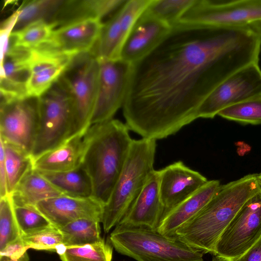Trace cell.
<instances>
[{"instance_id":"obj_1","label":"cell","mask_w":261,"mask_h":261,"mask_svg":"<svg viewBox=\"0 0 261 261\" xmlns=\"http://www.w3.org/2000/svg\"><path fill=\"white\" fill-rule=\"evenodd\" d=\"M261 39L248 27L177 23L132 64L122 106L128 129L143 138L174 135L197 119L206 98L225 80L259 61Z\"/></svg>"},{"instance_id":"obj_2","label":"cell","mask_w":261,"mask_h":261,"mask_svg":"<svg viewBox=\"0 0 261 261\" xmlns=\"http://www.w3.org/2000/svg\"><path fill=\"white\" fill-rule=\"evenodd\" d=\"M125 124L117 119L94 124L83 138L81 166L92 184V196L104 205L123 170L133 140Z\"/></svg>"},{"instance_id":"obj_3","label":"cell","mask_w":261,"mask_h":261,"mask_svg":"<svg viewBox=\"0 0 261 261\" xmlns=\"http://www.w3.org/2000/svg\"><path fill=\"white\" fill-rule=\"evenodd\" d=\"M260 188L257 173L221 185L202 210L177 229L175 237L204 254H213L226 227Z\"/></svg>"},{"instance_id":"obj_4","label":"cell","mask_w":261,"mask_h":261,"mask_svg":"<svg viewBox=\"0 0 261 261\" xmlns=\"http://www.w3.org/2000/svg\"><path fill=\"white\" fill-rule=\"evenodd\" d=\"M156 141L133 140L124 166L103 207L101 223L106 233L118 224L154 170Z\"/></svg>"},{"instance_id":"obj_5","label":"cell","mask_w":261,"mask_h":261,"mask_svg":"<svg viewBox=\"0 0 261 261\" xmlns=\"http://www.w3.org/2000/svg\"><path fill=\"white\" fill-rule=\"evenodd\" d=\"M109 241L118 253L137 261H203V252L145 227L118 224Z\"/></svg>"},{"instance_id":"obj_6","label":"cell","mask_w":261,"mask_h":261,"mask_svg":"<svg viewBox=\"0 0 261 261\" xmlns=\"http://www.w3.org/2000/svg\"><path fill=\"white\" fill-rule=\"evenodd\" d=\"M39 123L33 160L73 135L75 115L72 98L59 79L38 98Z\"/></svg>"},{"instance_id":"obj_7","label":"cell","mask_w":261,"mask_h":261,"mask_svg":"<svg viewBox=\"0 0 261 261\" xmlns=\"http://www.w3.org/2000/svg\"><path fill=\"white\" fill-rule=\"evenodd\" d=\"M99 62L92 51L72 59L60 80L72 98L75 115L73 135H85L90 127L99 82Z\"/></svg>"},{"instance_id":"obj_8","label":"cell","mask_w":261,"mask_h":261,"mask_svg":"<svg viewBox=\"0 0 261 261\" xmlns=\"http://www.w3.org/2000/svg\"><path fill=\"white\" fill-rule=\"evenodd\" d=\"M261 20V0H196L178 23L240 28Z\"/></svg>"},{"instance_id":"obj_9","label":"cell","mask_w":261,"mask_h":261,"mask_svg":"<svg viewBox=\"0 0 261 261\" xmlns=\"http://www.w3.org/2000/svg\"><path fill=\"white\" fill-rule=\"evenodd\" d=\"M261 238V188L239 211L218 240L213 255L227 261L247 251Z\"/></svg>"},{"instance_id":"obj_10","label":"cell","mask_w":261,"mask_h":261,"mask_svg":"<svg viewBox=\"0 0 261 261\" xmlns=\"http://www.w3.org/2000/svg\"><path fill=\"white\" fill-rule=\"evenodd\" d=\"M261 96V69L258 62L249 64L217 86L200 106L197 118H213L222 110Z\"/></svg>"},{"instance_id":"obj_11","label":"cell","mask_w":261,"mask_h":261,"mask_svg":"<svg viewBox=\"0 0 261 261\" xmlns=\"http://www.w3.org/2000/svg\"><path fill=\"white\" fill-rule=\"evenodd\" d=\"M99 62L98 91L91 125L112 119L122 107L132 68V64L121 59Z\"/></svg>"},{"instance_id":"obj_12","label":"cell","mask_w":261,"mask_h":261,"mask_svg":"<svg viewBox=\"0 0 261 261\" xmlns=\"http://www.w3.org/2000/svg\"><path fill=\"white\" fill-rule=\"evenodd\" d=\"M38 123V98L28 97L1 104L0 138L30 155Z\"/></svg>"},{"instance_id":"obj_13","label":"cell","mask_w":261,"mask_h":261,"mask_svg":"<svg viewBox=\"0 0 261 261\" xmlns=\"http://www.w3.org/2000/svg\"><path fill=\"white\" fill-rule=\"evenodd\" d=\"M148 5L147 0H127L104 22L98 40L92 50L98 61L120 59L126 37Z\"/></svg>"},{"instance_id":"obj_14","label":"cell","mask_w":261,"mask_h":261,"mask_svg":"<svg viewBox=\"0 0 261 261\" xmlns=\"http://www.w3.org/2000/svg\"><path fill=\"white\" fill-rule=\"evenodd\" d=\"M73 57L44 44L31 49L27 97L38 98L46 92L60 79Z\"/></svg>"},{"instance_id":"obj_15","label":"cell","mask_w":261,"mask_h":261,"mask_svg":"<svg viewBox=\"0 0 261 261\" xmlns=\"http://www.w3.org/2000/svg\"><path fill=\"white\" fill-rule=\"evenodd\" d=\"M104 206L93 196L63 194L40 201L34 207L53 226L59 229L80 219H92L101 223Z\"/></svg>"},{"instance_id":"obj_16","label":"cell","mask_w":261,"mask_h":261,"mask_svg":"<svg viewBox=\"0 0 261 261\" xmlns=\"http://www.w3.org/2000/svg\"><path fill=\"white\" fill-rule=\"evenodd\" d=\"M159 171L160 196L164 208L163 216L195 193L208 181L199 172L186 166L180 161Z\"/></svg>"},{"instance_id":"obj_17","label":"cell","mask_w":261,"mask_h":261,"mask_svg":"<svg viewBox=\"0 0 261 261\" xmlns=\"http://www.w3.org/2000/svg\"><path fill=\"white\" fill-rule=\"evenodd\" d=\"M104 22L98 18L76 21L55 29L47 46L72 57L91 51L96 45Z\"/></svg>"},{"instance_id":"obj_18","label":"cell","mask_w":261,"mask_h":261,"mask_svg":"<svg viewBox=\"0 0 261 261\" xmlns=\"http://www.w3.org/2000/svg\"><path fill=\"white\" fill-rule=\"evenodd\" d=\"M172 27L145 11L138 18L120 52V59L133 64L154 49L169 33Z\"/></svg>"},{"instance_id":"obj_19","label":"cell","mask_w":261,"mask_h":261,"mask_svg":"<svg viewBox=\"0 0 261 261\" xmlns=\"http://www.w3.org/2000/svg\"><path fill=\"white\" fill-rule=\"evenodd\" d=\"M31 49L9 47L1 63V103L28 98L26 84L30 74Z\"/></svg>"},{"instance_id":"obj_20","label":"cell","mask_w":261,"mask_h":261,"mask_svg":"<svg viewBox=\"0 0 261 261\" xmlns=\"http://www.w3.org/2000/svg\"><path fill=\"white\" fill-rule=\"evenodd\" d=\"M160 171L154 170L119 224L157 230L164 214L160 191Z\"/></svg>"},{"instance_id":"obj_21","label":"cell","mask_w":261,"mask_h":261,"mask_svg":"<svg viewBox=\"0 0 261 261\" xmlns=\"http://www.w3.org/2000/svg\"><path fill=\"white\" fill-rule=\"evenodd\" d=\"M220 186L218 180H208L195 193L164 215L157 231L163 236L175 237L177 229L202 210Z\"/></svg>"},{"instance_id":"obj_22","label":"cell","mask_w":261,"mask_h":261,"mask_svg":"<svg viewBox=\"0 0 261 261\" xmlns=\"http://www.w3.org/2000/svg\"><path fill=\"white\" fill-rule=\"evenodd\" d=\"M125 2L126 0L64 1L49 22L55 29L89 18L102 20L106 16H112Z\"/></svg>"},{"instance_id":"obj_23","label":"cell","mask_w":261,"mask_h":261,"mask_svg":"<svg viewBox=\"0 0 261 261\" xmlns=\"http://www.w3.org/2000/svg\"><path fill=\"white\" fill-rule=\"evenodd\" d=\"M84 135L77 134L34 160V169L40 171L63 172L81 165Z\"/></svg>"},{"instance_id":"obj_24","label":"cell","mask_w":261,"mask_h":261,"mask_svg":"<svg viewBox=\"0 0 261 261\" xmlns=\"http://www.w3.org/2000/svg\"><path fill=\"white\" fill-rule=\"evenodd\" d=\"M63 194L33 168L24 175L10 195L14 205L34 207L40 201Z\"/></svg>"},{"instance_id":"obj_25","label":"cell","mask_w":261,"mask_h":261,"mask_svg":"<svg viewBox=\"0 0 261 261\" xmlns=\"http://www.w3.org/2000/svg\"><path fill=\"white\" fill-rule=\"evenodd\" d=\"M38 171L64 194L82 197L92 196L91 179L81 165L63 172Z\"/></svg>"},{"instance_id":"obj_26","label":"cell","mask_w":261,"mask_h":261,"mask_svg":"<svg viewBox=\"0 0 261 261\" xmlns=\"http://www.w3.org/2000/svg\"><path fill=\"white\" fill-rule=\"evenodd\" d=\"M100 222L92 219H80L59 228L63 235V245L65 247L83 246L99 242Z\"/></svg>"},{"instance_id":"obj_27","label":"cell","mask_w":261,"mask_h":261,"mask_svg":"<svg viewBox=\"0 0 261 261\" xmlns=\"http://www.w3.org/2000/svg\"><path fill=\"white\" fill-rule=\"evenodd\" d=\"M0 139L4 147L8 190L10 195L24 175L34 168V160L30 154Z\"/></svg>"},{"instance_id":"obj_28","label":"cell","mask_w":261,"mask_h":261,"mask_svg":"<svg viewBox=\"0 0 261 261\" xmlns=\"http://www.w3.org/2000/svg\"><path fill=\"white\" fill-rule=\"evenodd\" d=\"M64 0H33L25 1L18 9L19 11L14 31L19 30L35 22H49Z\"/></svg>"},{"instance_id":"obj_29","label":"cell","mask_w":261,"mask_h":261,"mask_svg":"<svg viewBox=\"0 0 261 261\" xmlns=\"http://www.w3.org/2000/svg\"><path fill=\"white\" fill-rule=\"evenodd\" d=\"M56 252L62 261H112L113 246L110 241H102L83 246H59Z\"/></svg>"},{"instance_id":"obj_30","label":"cell","mask_w":261,"mask_h":261,"mask_svg":"<svg viewBox=\"0 0 261 261\" xmlns=\"http://www.w3.org/2000/svg\"><path fill=\"white\" fill-rule=\"evenodd\" d=\"M54 29V25L46 21L35 22L13 32L10 36L9 47L36 48L48 41Z\"/></svg>"},{"instance_id":"obj_31","label":"cell","mask_w":261,"mask_h":261,"mask_svg":"<svg viewBox=\"0 0 261 261\" xmlns=\"http://www.w3.org/2000/svg\"><path fill=\"white\" fill-rule=\"evenodd\" d=\"M196 0H152L146 11L172 27L195 3Z\"/></svg>"},{"instance_id":"obj_32","label":"cell","mask_w":261,"mask_h":261,"mask_svg":"<svg viewBox=\"0 0 261 261\" xmlns=\"http://www.w3.org/2000/svg\"><path fill=\"white\" fill-rule=\"evenodd\" d=\"M218 115L242 124H261V96L230 106Z\"/></svg>"},{"instance_id":"obj_33","label":"cell","mask_w":261,"mask_h":261,"mask_svg":"<svg viewBox=\"0 0 261 261\" xmlns=\"http://www.w3.org/2000/svg\"><path fill=\"white\" fill-rule=\"evenodd\" d=\"M21 238L10 195L0 198V251Z\"/></svg>"},{"instance_id":"obj_34","label":"cell","mask_w":261,"mask_h":261,"mask_svg":"<svg viewBox=\"0 0 261 261\" xmlns=\"http://www.w3.org/2000/svg\"><path fill=\"white\" fill-rule=\"evenodd\" d=\"M13 206L21 236L33 233L52 226L48 219L35 207L14 204Z\"/></svg>"},{"instance_id":"obj_35","label":"cell","mask_w":261,"mask_h":261,"mask_svg":"<svg viewBox=\"0 0 261 261\" xmlns=\"http://www.w3.org/2000/svg\"><path fill=\"white\" fill-rule=\"evenodd\" d=\"M21 239L28 249L56 251L63 244V235L59 228L51 226L33 233L22 235Z\"/></svg>"},{"instance_id":"obj_36","label":"cell","mask_w":261,"mask_h":261,"mask_svg":"<svg viewBox=\"0 0 261 261\" xmlns=\"http://www.w3.org/2000/svg\"><path fill=\"white\" fill-rule=\"evenodd\" d=\"M19 11L17 9L5 20L1 25L0 31L1 63L3 61L9 48L10 38L16 23Z\"/></svg>"},{"instance_id":"obj_37","label":"cell","mask_w":261,"mask_h":261,"mask_svg":"<svg viewBox=\"0 0 261 261\" xmlns=\"http://www.w3.org/2000/svg\"><path fill=\"white\" fill-rule=\"evenodd\" d=\"M28 249L20 238L9 244L4 250L0 251V255L7 256L12 258H17L26 252Z\"/></svg>"},{"instance_id":"obj_38","label":"cell","mask_w":261,"mask_h":261,"mask_svg":"<svg viewBox=\"0 0 261 261\" xmlns=\"http://www.w3.org/2000/svg\"><path fill=\"white\" fill-rule=\"evenodd\" d=\"M8 195L4 147L3 141L0 139V198Z\"/></svg>"},{"instance_id":"obj_39","label":"cell","mask_w":261,"mask_h":261,"mask_svg":"<svg viewBox=\"0 0 261 261\" xmlns=\"http://www.w3.org/2000/svg\"><path fill=\"white\" fill-rule=\"evenodd\" d=\"M230 261H261V238L242 255Z\"/></svg>"},{"instance_id":"obj_40","label":"cell","mask_w":261,"mask_h":261,"mask_svg":"<svg viewBox=\"0 0 261 261\" xmlns=\"http://www.w3.org/2000/svg\"><path fill=\"white\" fill-rule=\"evenodd\" d=\"M247 27L253 34L261 39V20L251 22Z\"/></svg>"},{"instance_id":"obj_41","label":"cell","mask_w":261,"mask_h":261,"mask_svg":"<svg viewBox=\"0 0 261 261\" xmlns=\"http://www.w3.org/2000/svg\"><path fill=\"white\" fill-rule=\"evenodd\" d=\"M0 261H29V257L27 252L17 258H12L7 256L0 255Z\"/></svg>"},{"instance_id":"obj_42","label":"cell","mask_w":261,"mask_h":261,"mask_svg":"<svg viewBox=\"0 0 261 261\" xmlns=\"http://www.w3.org/2000/svg\"><path fill=\"white\" fill-rule=\"evenodd\" d=\"M211 261H227L224 258L220 257L218 256L214 255V257H213L212 260Z\"/></svg>"},{"instance_id":"obj_43","label":"cell","mask_w":261,"mask_h":261,"mask_svg":"<svg viewBox=\"0 0 261 261\" xmlns=\"http://www.w3.org/2000/svg\"><path fill=\"white\" fill-rule=\"evenodd\" d=\"M258 178L259 184L261 186V172L258 174Z\"/></svg>"}]
</instances>
